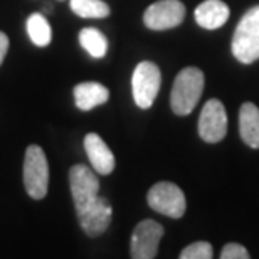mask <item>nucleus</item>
I'll use <instances>...</instances> for the list:
<instances>
[{
  "label": "nucleus",
  "mask_w": 259,
  "mask_h": 259,
  "mask_svg": "<svg viewBox=\"0 0 259 259\" xmlns=\"http://www.w3.org/2000/svg\"><path fill=\"white\" fill-rule=\"evenodd\" d=\"M7 51H9V37H7V34L0 32V64L4 63V58H5V54H7Z\"/></svg>",
  "instance_id": "obj_20"
},
{
  "label": "nucleus",
  "mask_w": 259,
  "mask_h": 259,
  "mask_svg": "<svg viewBox=\"0 0 259 259\" xmlns=\"http://www.w3.org/2000/svg\"><path fill=\"white\" fill-rule=\"evenodd\" d=\"M227 133V113L219 100H209L199 118V135L207 143H217Z\"/></svg>",
  "instance_id": "obj_9"
},
{
  "label": "nucleus",
  "mask_w": 259,
  "mask_h": 259,
  "mask_svg": "<svg viewBox=\"0 0 259 259\" xmlns=\"http://www.w3.org/2000/svg\"><path fill=\"white\" fill-rule=\"evenodd\" d=\"M221 257L222 259H249V252L244 246L237 244V242H229L222 247L221 251Z\"/></svg>",
  "instance_id": "obj_19"
},
{
  "label": "nucleus",
  "mask_w": 259,
  "mask_h": 259,
  "mask_svg": "<svg viewBox=\"0 0 259 259\" xmlns=\"http://www.w3.org/2000/svg\"><path fill=\"white\" fill-rule=\"evenodd\" d=\"M24 187L34 200L44 199L49 187V165L44 150L30 145L24 158Z\"/></svg>",
  "instance_id": "obj_3"
},
{
  "label": "nucleus",
  "mask_w": 259,
  "mask_h": 259,
  "mask_svg": "<svg viewBox=\"0 0 259 259\" xmlns=\"http://www.w3.org/2000/svg\"><path fill=\"white\" fill-rule=\"evenodd\" d=\"M147 200L155 212L172 217V219H180L185 214V209H187V202H185L182 189L172 182L155 184L148 190Z\"/></svg>",
  "instance_id": "obj_4"
},
{
  "label": "nucleus",
  "mask_w": 259,
  "mask_h": 259,
  "mask_svg": "<svg viewBox=\"0 0 259 259\" xmlns=\"http://www.w3.org/2000/svg\"><path fill=\"white\" fill-rule=\"evenodd\" d=\"M69 185L72 199H74L76 214L84 210L96 199L98 190H100V180L96 174L86 165H74L69 170Z\"/></svg>",
  "instance_id": "obj_7"
},
{
  "label": "nucleus",
  "mask_w": 259,
  "mask_h": 259,
  "mask_svg": "<svg viewBox=\"0 0 259 259\" xmlns=\"http://www.w3.org/2000/svg\"><path fill=\"white\" fill-rule=\"evenodd\" d=\"M77 219L88 236H101L111 222V205L105 197L98 195L84 210L77 212Z\"/></svg>",
  "instance_id": "obj_10"
},
{
  "label": "nucleus",
  "mask_w": 259,
  "mask_h": 259,
  "mask_svg": "<svg viewBox=\"0 0 259 259\" xmlns=\"http://www.w3.org/2000/svg\"><path fill=\"white\" fill-rule=\"evenodd\" d=\"M84 150L95 172L108 175L115 170V155L100 135L88 133L84 137Z\"/></svg>",
  "instance_id": "obj_11"
},
{
  "label": "nucleus",
  "mask_w": 259,
  "mask_h": 259,
  "mask_svg": "<svg viewBox=\"0 0 259 259\" xmlns=\"http://www.w3.org/2000/svg\"><path fill=\"white\" fill-rule=\"evenodd\" d=\"M205 77L199 67H185L175 77L172 93H170V106L179 116H187L194 111L204 91Z\"/></svg>",
  "instance_id": "obj_1"
},
{
  "label": "nucleus",
  "mask_w": 259,
  "mask_h": 259,
  "mask_svg": "<svg viewBox=\"0 0 259 259\" xmlns=\"http://www.w3.org/2000/svg\"><path fill=\"white\" fill-rule=\"evenodd\" d=\"M110 100V91L100 82H81L74 88L76 106L82 111H90L93 108L103 105Z\"/></svg>",
  "instance_id": "obj_13"
},
{
  "label": "nucleus",
  "mask_w": 259,
  "mask_h": 259,
  "mask_svg": "<svg viewBox=\"0 0 259 259\" xmlns=\"http://www.w3.org/2000/svg\"><path fill=\"white\" fill-rule=\"evenodd\" d=\"M160 84H162V72H160L158 66L150 63V61L140 63L135 67L132 77L135 103L143 110L150 108L158 95Z\"/></svg>",
  "instance_id": "obj_5"
},
{
  "label": "nucleus",
  "mask_w": 259,
  "mask_h": 259,
  "mask_svg": "<svg viewBox=\"0 0 259 259\" xmlns=\"http://www.w3.org/2000/svg\"><path fill=\"white\" fill-rule=\"evenodd\" d=\"M229 7L222 0H205L195 9V22L204 29L222 27L229 19Z\"/></svg>",
  "instance_id": "obj_12"
},
{
  "label": "nucleus",
  "mask_w": 259,
  "mask_h": 259,
  "mask_svg": "<svg viewBox=\"0 0 259 259\" xmlns=\"http://www.w3.org/2000/svg\"><path fill=\"white\" fill-rule=\"evenodd\" d=\"M79 42L88 51V54L96 59H101L106 56L108 51V40L101 30L95 27H86L79 32Z\"/></svg>",
  "instance_id": "obj_15"
},
{
  "label": "nucleus",
  "mask_w": 259,
  "mask_h": 259,
  "mask_svg": "<svg viewBox=\"0 0 259 259\" xmlns=\"http://www.w3.org/2000/svg\"><path fill=\"white\" fill-rule=\"evenodd\" d=\"M163 237V226L157 221L145 219L135 227L132 236V257L153 259L157 256L158 244Z\"/></svg>",
  "instance_id": "obj_8"
},
{
  "label": "nucleus",
  "mask_w": 259,
  "mask_h": 259,
  "mask_svg": "<svg viewBox=\"0 0 259 259\" xmlns=\"http://www.w3.org/2000/svg\"><path fill=\"white\" fill-rule=\"evenodd\" d=\"M212 256H214V249L205 241L194 242L180 252V259H210Z\"/></svg>",
  "instance_id": "obj_18"
},
{
  "label": "nucleus",
  "mask_w": 259,
  "mask_h": 259,
  "mask_svg": "<svg viewBox=\"0 0 259 259\" xmlns=\"http://www.w3.org/2000/svg\"><path fill=\"white\" fill-rule=\"evenodd\" d=\"M232 54L242 64L259 59V5L242 15L232 37Z\"/></svg>",
  "instance_id": "obj_2"
},
{
  "label": "nucleus",
  "mask_w": 259,
  "mask_h": 259,
  "mask_svg": "<svg viewBox=\"0 0 259 259\" xmlns=\"http://www.w3.org/2000/svg\"><path fill=\"white\" fill-rule=\"evenodd\" d=\"M27 32L30 40L39 46V48H46V46L51 44V39H53V30H51V25L48 22V19L44 17L42 14H32L27 19Z\"/></svg>",
  "instance_id": "obj_16"
},
{
  "label": "nucleus",
  "mask_w": 259,
  "mask_h": 259,
  "mask_svg": "<svg viewBox=\"0 0 259 259\" xmlns=\"http://www.w3.org/2000/svg\"><path fill=\"white\" fill-rule=\"evenodd\" d=\"M71 10L82 19H105L110 7L103 0H71Z\"/></svg>",
  "instance_id": "obj_17"
},
{
  "label": "nucleus",
  "mask_w": 259,
  "mask_h": 259,
  "mask_svg": "<svg viewBox=\"0 0 259 259\" xmlns=\"http://www.w3.org/2000/svg\"><path fill=\"white\" fill-rule=\"evenodd\" d=\"M239 133L242 142L251 148H259V108L244 103L239 110Z\"/></svg>",
  "instance_id": "obj_14"
},
{
  "label": "nucleus",
  "mask_w": 259,
  "mask_h": 259,
  "mask_svg": "<svg viewBox=\"0 0 259 259\" xmlns=\"http://www.w3.org/2000/svg\"><path fill=\"white\" fill-rule=\"evenodd\" d=\"M185 5L180 0H160L145 10L143 22L148 29L167 30L184 22Z\"/></svg>",
  "instance_id": "obj_6"
}]
</instances>
